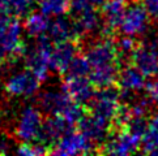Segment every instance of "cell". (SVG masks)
I'll return each mask as SVG.
<instances>
[{"instance_id":"1","label":"cell","mask_w":158,"mask_h":156,"mask_svg":"<svg viewBox=\"0 0 158 156\" xmlns=\"http://www.w3.org/2000/svg\"><path fill=\"white\" fill-rule=\"evenodd\" d=\"M26 44L21 39V24L16 16H0V65L15 64L25 57Z\"/></svg>"},{"instance_id":"2","label":"cell","mask_w":158,"mask_h":156,"mask_svg":"<svg viewBox=\"0 0 158 156\" xmlns=\"http://www.w3.org/2000/svg\"><path fill=\"white\" fill-rule=\"evenodd\" d=\"M85 107L89 112H92L93 115L112 124L122 107L119 87L109 86V87L98 88L94 98L90 100Z\"/></svg>"},{"instance_id":"3","label":"cell","mask_w":158,"mask_h":156,"mask_svg":"<svg viewBox=\"0 0 158 156\" xmlns=\"http://www.w3.org/2000/svg\"><path fill=\"white\" fill-rule=\"evenodd\" d=\"M54 48V42L46 34L37 37V43L31 51L25 55V66L33 74L38 77L41 82H44L48 77L50 57Z\"/></svg>"},{"instance_id":"4","label":"cell","mask_w":158,"mask_h":156,"mask_svg":"<svg viewBox=\"0 0 158 156\" xmlns=\"http://www.w3.org/2000/svg\"><path fill=\"white\" fill-rule=\"evenodd\" d=\"M85 56L92 65V69L116 64L120 65V60L115 47V41L112 38L101 37L97 41L92 42L86 48Z\"/></svg>"},{"instance_id":"5","label":"cell","mask_w":158,"mask_h":156,"mask_svg":"<svg viewBox=\"0 0 158 156\" xmlns=\"http://www.w3.org/2000/svg\"><path fill=\"white\" fill-rule=\"evenodd\" d=\"M75 129V125L69 124L61 115H47L43 120L41 131L35 139L37 143H41L48 148V154L56 143L63 138L67 133Z\"/></svg>"},{"instance_id":"6","label":"cell","mask_w":158,"mask_h":156,"mask_svg":"<svg viewBox=\"0 0 158 156\" xmlns=\"http://www.w3.org/2000/svg\"><path fill=\"white\" fill-rule=\"evenodd\" d=\"M95 144L80 130H71L50 150L51 155H84L94 151Z\"/></svg>"},{"instance_id":"7","label":"cell","mask_w":158,"mask_h":156,"mask_svg":"<svg viewBox=\"0 0 158 156\" xmlns=\"http://www.w3.org/2000/svg\"><path fill=\"white\" fill-rule=\"evenodd\" d=\"M77 130L85 134L94 144H99V147L111 137L112 134V124L101 117L93 115L86 111V113L77 122Z\"/></svg>"},{"instance_id":"8","label":"cell","mask_w":158,"mask_h":156,"mask_svg":"<svg viewBox=\"0 0 158 156\" xmlns=\"http://www.w3.org/2000/svg\"><path fill=\"white\" fill-rule=\"evenodd\" d=\"M150 16L139 0H132V4L126 10L120 24V31L126 35L136 37L148 30Z\"/></svg>"},{"instance_id":"9","label":"cell","mask_w":158,"mask_h":156,"mask_svg":"<svg viewBox=\"0 0 158 156\" xmlns=\"http://www.w3.org/2000/svg\"><path fill=\"white\" fill-rule=\"evenodd\" d=\"M143 139L128 130L112 133L111 137L101 146L98 152L110 155H129L139 151Z\"/></svg>"},{"instance_id":"10","label":"cell","mask_w":158,"mask_h":156,"mask_svg":"<svg viewBox=\"0 0 158 156\" xmlns=\"http://www.w3.org/2000/svg\"><path fill=\"white\" fill-rule=\"evenodd\" d=\"M81 51V42L77 41H64L54 43L51 57H50V69L60 76H64L72 60Z\"/></svg>"},{"instance_id":"11","label":"cell","mask_w":158,"mask_h":156,"mask_svg":"<svg viewBox=\"0 0 158 156\" xmlns=\"http://www.w3.org/2000/svg\"><path fill=\"white\" fill-rule=\"evenodd\" d=\"M43 124L42 112L35 107H27L21 112L15 135L21 142H35Z\"/></svg>"},{"instance_id":"12","label":"cell","mask_w":158,"mask_h":156,"mask_svg":"<svg viewBox=\"0 0 158 156\" xmlns=\"http://www.w3.org/2000/svg\"><path fill=\"white\" fill-rule=\"evenodd\" d=\"M103 26L101 30V37L112 38L116 29H120V24L128 8L127 0H105L102 7Z\"/></svg>"},{"instance_id":"13","label":"cell","mask_w":158,"mask_h":156,"mask_svg":"<svg viewBox=\"0 0 158 156\" xmlns=\"http://www.w3.org/2000/svg\"><path fill=\"white\" fill-rule=\"evenodd\" d=\"M61 90L68 95L73 102L86 105L95 95V86L92 83L89 77H75L64 76L61 83Z\"/></svg>"},{"instance_id":"14","label":"cell","mask_w":158,"mask_h":156,"mask_svg":"<svg viewBox=\"0 0 158 156\" xmlns=\"http://www.w3.org/2000/svg\"><path fill=\"white\" fill-rule=\"evenodd\" d=\"M42 82L38 80L35 74H33L29 69L21 72L9 78L5 82V92L10 96H33L39 90Z\"/></svg>"},{"instance_id":"15","label":"cell","mask_w":158,"mask_h":156,"mask_svg":"<svg viewBox=\"0 0 158 156\" xmlns=\"http://www.w3.org/2000/svg\"><path fill=\"white\" fill-rule=\"evenodd\" d=\"M47 35L51 38L54 43L64 42V41H77L81 42L82 37L72 17H65V14L58 16L51 24H50Z\"/></svg>"},{"instance_id":"16","label":"cell","mask_w":158,"mask_h":156,"mask_svg":"<svg viewBox=\"0 0 158 156\" xmlns=\"http://www.w3.org/2000/svg\"><path fill=\"white\" fill-rule=\"evenodd\" d=\"M73 100L61 91H43L37 96L39 109L46 115H61Z\"/></svg>"},{"instance_id":"17","label":"cell","mask_w":158,"mask_h":156,"mask_svg":"<svg viewBox=\"0 0 158 156\" xmlns=\"http://www.w3.org/2000/svg\"><path fill=\"white\" fill-rule=\"evenodd\" d=\"M116 86L122 91L136 92L146 87V76L133 64L122 68L118 76Z\"/></svg>"},{"instance_id":"18","label":"cell","mask_w":158,"mask_h":156,"mask_svg":"<svg viewBox=\"0 0 158 156\" xmlns=\"http://www.w3.org/2000/svg\"><path fill=\"white\" fill-rule=\"evenodd\" d=\"M131 64L139 68L146 77L158 74V55L145 43H140L131 57Z\"/></svg>"},{"instance_id":"19","label":"cell","mask_w":158,"mask_h":156,"mask_svg":"<svg viewBox=\"0 0 158 156\" xmlns=\"http://www.w3.org/2000/svg\"><path fill=\"white\" fill-rule=\"evenodd\" d=\"M71 17L75 21L77 30L80 31L82 38L86 34H92V33H95V31L101 33V29L103 26V25H101L103 21L102 14H99L97 8L84 9L76 14H71Z\"/></svg>"},{"instance_id":"20","label":"cell","mask_w":158,"mask_h":156,"mask_svg":"<svg viewBox=\"0 0 158 156\" xmlns=\"http://www.w3.org/2000/svg\"><path fill=\"white\" fill-rule=\"evenodd\" d=\"M50 24L51 21L48 20L47 14H44L41 10H33L25 17L24 27L27 34L37 38L42 34H46L48 31Z\"/></svg>"},{"instance_id":"21","label":"cell","mask_w":158,"mask_h":156,"mask_svg":"<svg viewBox=\"0 0 158 156\" xmlns=\"http://www.w3.org/2000/svg\"><path fill=\"white\" fill-rule=\"evenodd\" d=\"M143 152L158 155V113L149 119L148 130L143 138Z\"/></svg>"},{"instance_id":"22","label":"cell","mask_w":158,"mask_h":156,"mask_svg":"<svg viewBox=\"0 0 158 156\" xmlns=\"http://www.w3.org/2000/svg\"><path fill=\"white\" fill-rule=\"evenodd\" d=\"M140 41L135 39V37L131 35H126L118 38L115 41V47H116V51H118V56H119L120 63L123 61H131V57L133 52L136 51V48L140 46Z\"/></svg>"},{"instance_id":"23","label":"cell","mask_w":158,"mask_h":156,"mask_svg":"<svg viewBox=\"0 0 158 156\" xmlns=\"http://www.w3.org/2000/svg\"><path fill=\"white\" fill-rule=\"evenodd\" d=\"M39 10L44 14L54 16H63L71 10V0H41L39 2Z\"/></svg>"},{"instance_id":"24","label":"cell","mask_w":158,"mask_h":156,"mask_svg":"<svg viewBox=\"0 0 158 156\" xmlns=\"http://www.w3.org/2000/svg\"><path fill=\"white\" fill-rule=\"evenodd\" d=\"M92 72V65H90L85 53L78 52L75 59L69 64V68L64 76H75V77H89Z\"/></svg>"},{"instance_id":"25","label":"cell","mask_w":158,"mask_h":156,"mask_svg":"<svg viewBox=\"0 0 158 156\" xmlns=\"http://www.w3.org/2000/svg\"><path fill=\"white\" fill-rule=\"evenodd\" d=\"M16 152L22 156H37L48 154V148L37 142H22L16 150Z\"/></svg>"},{"instance_id":"26","label":"cell","mask_w":158,"mask_h":156,"mask_svg":"<svg viewBox=\"0 0 158 156\" xmlns=\"http://www.w3.org/2000/svg\"><path fill=\"white\" fill-rule=\"evenodd\" d=\"M37 3V0H13V16L16 17H26L30 12H33V5Z\"/></svg>"},{"instance_id":"27","label":"cell","mask_w":158,"mask_h":156,"mask_svg":"<svg viewBox=\"0 0 158 156\" xmlns=\"http://www.w3.org/2000/svg\"><path fill=\"white\" fill-rule=\"evenodd\" d=\"M105 0H71V14H76L88 8L102 7Z\"/></svg>"},{"instance_id":"28","label":"cell","mask_w":158,"mask_h":156,"mask_svg":"<svg viewBox=\"0 0 158 156\" xmlns=\"http://www.w3.org/2000/svg\"><path fill=\"white\" fill-rule=\"evenodd\" d=\"M140 3L144 5L150 18L158 20V0H140Z\"/></svg>"},{"instance_id":"29","label":"cell","mask_w":158,"mask_h":156,"mask_svg":"<svg viewBox=\"0 0 158 156\" xmlns=\"http://www.w3.org/2000/svg\"><path fill=\"white\" fill-rule=\"evenodd\" d=\"M146 91H148V98L153 102L154 104L158 105V81H150L149 83H146Z\"/></svg>"},{"instance_id":"30","label":"cell","mask_w":158,"mask_h":156,"mask_svg":"<svg viewBox=\"0 0 158 156\" xmlns=\"http://www.w3.org/2000/svg\"><path fill=\"white\" fill-rule=\"evenodd\" d=\"M145 44L158 55V33H152L150 35H148Z\"/></svg>"},{"instance_id":"31","label":"cell","mask_w":158,"mask_h":156,"mask_svg":"<svg viewBox=\"0 0 158 156\" xmlns=\"http://www.w3.org/2000/svg\"><path fill=\"white\" fill-rule=\"evenodd\" d=\"M2 154H7V146L3 143H0V155Z\"/></svg>"},{"instance_id":"32","label":"cell","mask_w":158,"mask_h":156,"mask_svg":"<svg viewBox=\"0 0 158 156\" xmlns=\"http://www.w3.org/2000/svg\"><path fill=\"white\" fill-rule=\"evenodd\" d=\"M37 2H41V0H37Z\"/></svg>"}]
</instances>
